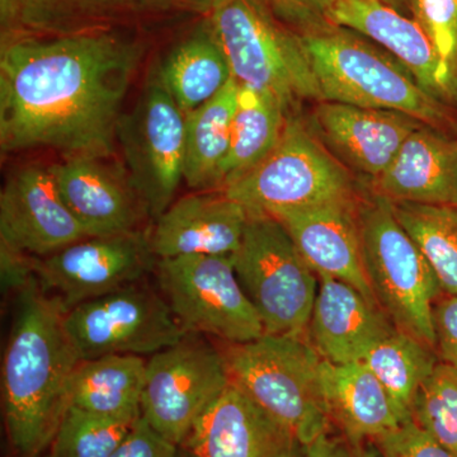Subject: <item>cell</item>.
Returning a JSON list of instances; mask_svg holds the SVG:
<instances>
[{"instance_id":"4dcf8cb0","label":"cell","mask_w":457,"mask_h":457,"mask_svg":"<svg viewBox=\"0 0 457 457\" xmlns=\"http://www.w3.org/2000/svg\"><path fill=\"white\" fill-rule=\"evenodd\" d=\"M137 420L99 416L71 405L51 444L50 455L111 457Z\"/></svg>"},{"instance_id":"8fae6325","label":"cell","mask_w":457,"mask_h":457,"mask_svg":"<svg viewBox=\"0 0 457 457\" xmlns=\"http://www.w3.org/2000/svg\"><path fill=\"white\" fill-rule=\"evenodd\" d=\"M230 384L222 350L188 333L147 357L141 417L180 447Z\"/></svg>"},{"instance_id":"603a6c76","label":"cell","mask_w":457,"mask_h":457,"mask_svg":"<svg viewBox=\"0 0 457 457\" xmlns=\"http://www.w3.org/2000/svg\"><path fill=\"white\" fill-rule=\"evenodd\" d=\"M320 384L330 426L351 440L371 441L403 425L389 393L363 361L321 360Z\"/></svg>"},{"instance_id":"4fadbf2b","label":"cell","mask_w":457,"mask_h":457,"mask_svg":"<svg viewBox=\"0 0 457 457\" xmlns=\"http://www.w3.org/2000/svg\"><path fill=\"white\" fill-rule=\"evenodd\" d=\"M159 258L152 230L137 228L113 236L88 237L62 251L36 258V278L42 290L66 312L79 303L137 284L154 272Z\"/></svg>"},{"instance_id":"ba28073f","label":"cell","mask_w":457,"mask_h":457,"mask_svg":"<svg viewBox=\"0 0 457 457\" xmlns=\"http://www.w3.org/2000/svg\"><path fill=\"white\" fill-rule=\"evenodd\" d=\"M233 260L237 281L266 335L306 337L318 276L281 222L270 215H249Z\"/></svg>"},{"instance_id":"7a4b0ae2","label":"cell","mask_w":457,"mask_h":457,"mask_svg":"<svg viewBox=\"0 0 457 457\" xmlns=\"http://www.w3.org/2000/svg\"><path fill=\"white\" fill-rule=\"evenodd\" d=\"M65 312L37 278L16 295L2 363L5 433L16 457H38L51 446L71 407L69 390L80 360L65 329Z\"/></svg>"},{"instance_id":"2e32d148","label":"cell","mask_w":457,"mask_h":457,"mask_svg":"<svg viewBox=\"0 0 457 457\" xmlns=\"http://www.w3.org/2000/svg\"><path fill=\"white\" fill-rule=\"evenodd\" d=\"M329 21L365 36L398 60L427 93L447 106H457V77L442 62L416 20L383 0H336Z\"/></svg>"},{"instance_id":"f546056e","label":"cell","mask_w":457,"mask_h":457,"mask_svg":"<svg viewBox=\"0 0 457 457\" xmlns=\"http://www.w3.org/2000/svg\"><path fill=\"white\" fill-rule=\"evenodd\" d=\"M392 207L425 254L442 293L457 295V206L392 203Z\"/></svg>"},{"instance_id":"f1b7e54d","label":"cell","mask_w":457,"mask_h":457,"mask_svg":"<svg viewBox=\"0 0 457 457\" xmlns=\"http://www.w3.org/2000/svg\"><path fill=\"white\" fill-rule=\"evenodd\" d=\"M435 351L396 328L363 359L389 393L403 423L411 420L417 394L438 363Z\"/></svg>"},{"instance_id":"4316f807","label":"cell","mask_w":457,"mask_h":457,"mask_svg":"<svg viewBox=\"0 0 457 457\" xmlns=\"http://www.w3.org/2000/svg\"><path fill=\"white\" fill-rule=\"evenodd\" d=\"M290 113L269 93L239 86L220 191L243 179L270 155L281 139Z\"/></svg>"},{"instance_id":"d4e9b609","label":"cell","mask_w":457,"mask_h":457,"mask_svg":"<svg viewBox=\"0 0 457 457\" xmlns=\"http://www.w3.org/2000/svg\"><path fill=\"white\" fill-rule=\"evenodd\" d=\"M145 372V357L134 354L80 361L71 378L69 402L89 413L137 420Z\"/></svg>"},{"instance_id":"d6a6232c","label":"cell","mask_w":457,"mask_h":457,"mask_svg":"<svg viewBox=\"0 0 457 457\" xmlns=\"http://www.w3.org/2000/svg\"><path fill=\"white\" fill-rule=\"evenodd\" d=\"M411 17L428 36L442 62L457 77V0H413Z\"/></svg>"},{"instance_id":"74e56055","label":"cell","mask_w":457,"mask_h":457,"mask_svg":"<svg viewBox=\"0 0 457 457\" xmlns=\"http://www.w3.org/2000/svg\"><path fill=\"white\" fill-rule=\"evenodd\" d=\"M0 273L3 294L18 295L36 278V257L0 245Z\"/></svg>"},{"instance_id":"277c9868","label":"cell","mask_w":457,"mask_h":457,"mask_svg":"<svg viewBox=\"0 0 457 457\" xmlns=\"http://www.w3.org/2000/svg\"><path fill=\"white\" fill-rule=\"evenodd\" d=\"M207 21L239 86L269 93L288 112L323 101L302 36L261 0H216Z\"/></svg>"},{"instance_id":"7402d4cb","label":"cell","mask_w":457,"mask_h":457,"mask_svg":"<svg viewBox=\"0 0 457 457\" xmlns=\"http://www.w3.org/2000/svg\"><path fill=\"white\" fill-rule=\"evenodd\" d=\"M369 185L392 203L457 206V135L420 125Z\"/></svg>"},{"instance_id":"ee69618b","label":"cell","mask_w":457,"mask_h":457,"mask_svg":"<svg viewBox=\"0 0 457 457\" xmlns=\"http://www.w3.org/2000/svg\"><path fill=\"white\" fill-rule=\"evenodd\" d=\"M44 457H53V456H51L50 453H49V455H46V456H44Z\"/></svg>"},{"instance_id":"e0dca14e","label":"cell","mask_w":457,"mask_h":457,"mask_svg":"<svg viewBox=\"0 0 457 457\" xmlns=\"http://www.w3.org/2000/svg\"><path fill=\"white\" fill-rule=\"evenodd\" d=\"M420 125L425 123L396 111L321 101L311 128L342 164L371 182L389 168Z\"/></svg>"},{"instance_id":"1f68e13d","label":"cell","mask_w":457,"mask_h":457,"mask_svg":"<svg viewBox=\"0 0 457 457\" xmlns=\"http://www.w3.org/2000/svg\"><path fill=\"white\" fill-rule=\"evenodd\" d=\"M411 420L457 457V371L438 362L420 387L411 409Z\"/></svg>"},{"instance_id":"d590c367","label":"cell","mask_w":457,"mask_h":457,"mask_svg":"<svg viewBox=\"0 0 457 457\" xmlns=\"http://www.w3.org/2000/svg\"><path fill=\"white\" fill-rule=\"evenodd\" d=\"M179 450L141 417L111 457H176Z\"/></svg>"},{"instance_id":"5bb4252c","label":"cell","mask_w":457,"mask_h":457,"mask_svg":"<svg viewBox=\"0 0 457 457\" xmlns=\"http://www.w3.org/2000/svg\"><path fill=\"white\" fill-rule=\"evenodd\" d=\"M88 237L60 194L50 167L27 165L0 194V245L44 258Z\"/></svg>"},{"instance_id":"60d3db41","label":"cell","mask_w":457,"mask_h":457,"mask_svg":"<svg viewBox=\"0 0 457 457\" xmlns=\"http://www.w3.org/2000/svg\"><path fill=\"white\" fill-rule=\"evenodd\" d=\"M383 2L392 5L396 11L402 12L405 16L411 17V7L413 0H383Z\"/></svg>"},{"instance_id":"ffe728a7","label":"cell","mask_w":457,"mask_h":457,"mask_svg":"<svg viewBox=\"0 0 457 457\" xmlns=\"http://www.w3.org/2000/svg\"><path fill=\"white\" fill-rule=\"evenodd\" d=\"M106 161L74 156L50 165L60 194L88 237L137 230L147 216L126 173H117Z\"/></svg>"},{"instance_id":"484cf974","label":"cell","mask_w":457,"mask_h":457,"mask_svg":"<svg viewBox=\"0 0 457 457\" xmlns=\"http://www.w3.org/2000/svg\"><path fill=\"white\" fill-rule=\"evenodd\" d=\"M237 92L239 84L231 78L219 95L186 113L185 182L194 191H220Z\"/></svg>"},{"instance_id":"d6986e66","label":"cell","mask_w":457,"mask_h":457,"mask_svg":"<svg viewBox=\"0 0 457 457\" xmlns=\"http://www.w3.org/2000/svg\"><path fill=\"white\" fill-rule=\"evenodd\" d=\"M249 213L222 191L196 192L174 201L152 228L159 260L188 255H234Z\"/></svg>"},{"instance_id":"7bdbcfd3","label":"cell","mask_w":457,"mask_h":457,"mask_svg":"<svg viewBox=\"0 0 457 457\" xmlns=\"http://www.w3.org/2000/svg\"><path fill=\"white\" fill-rule=\"evenodd\" d=\"M8 0H0V11H4L5 7H7Z\"/></svg>"},{"instance_id":"9c48e42d","label":"cell","mask_w":457,"mask_h":457,"mask_svg":"<svg viewBox=\"0 0 457 457\" xmlns=\"http://www.w3.org/2000/svg\"><path fill=\"white\" fill-rule=\"evenodd\" d=\"M185 139L186 113L153 71L139 101L122 113L116 143L132 191L154 221L174 203L185 180Z\"/></svg>"},{"instance_id":"ab89813d","label":"cell","mask_w":457,"mask_h":457,"mask_svg":"<svg viewBox=\"0 0 457 457\" xmlns=\"http://www.w3.org/2000/svg\"><path fill=\"white\" fill-rule=\"evenodd\" d=\"M132 7L152 11H187L207 14L216 0H130Z\"/></svg>"},{"instance_id":"9a60e30c","label":"cell","mask_w":457,"mask_h":457,"mask_svg":"<svg viewBox=\"0 0 457 457\" xmlns=\"http://www.w3.org/2000/svg\"><path fill=\"white\" fill-rule=\"evenodd\" d=\"M360 197L288 207L270 216L281 222L318 278L345 282L369 302L378 303L363 267L357 220Z\"/></svg>"},{"instance_id":"44dd1931","label":"cell","mask_w":457,"mask_h":457,"mask_svg":"<svg viewBox=\"0 0 457 457\" xmlns=\"http://www.w3.org/2000/svg\"><path fill=\"white\" fill-rule=\"evenodd\" d=\"M395 329L383 309L353 286L327 276L319 278L306 337L321 360L332 363L363 361Z\"/></svg>"},{"instance_id":"e575fe53","label":"cell","mask_w":457,"mask_h":457,"mask_svg":"<svg viewBox=\"0 0 457 457\" xmlns=\"http://www.w3.org/2000/svg\"><path fill=\"white\" fill-rule=\"evenodd\" d=\"M288 29L299 35L321 31L335 26L329 13L336 0H261Z\"/></svg>"},{"instance_id":"b9f144b4","label":"cell","mask_w":457,"mask_h":457,"mask_svg":"<svg viewBox=\"0 0 457 457\" xmlns=\"http://www.w3.org/2000/svg\"><path fill=\"white\" fill-rule=\"evenodd\" d=\"M176 457H196L194 453H189L188 450H186L185 447H179V453H177Z\"/></svg>"},{"instance_id":"3957f363","label":"cell","mask_w":457,"mask_h":457,"mask_svg":"<svg viewBox=\"0 0 457 457\" xmlns=\"http://www.w3.org/2000/svg\"><path fill=\"white\" fill-rule=\"evenodd\" d=\"M302 38L323 101L396 111L457 135L453 107L427 93L398 60L365 36L330 26Z\"/></svg>"},{"instance_id":"8992f818","label":"cell","mask_w":457,"mask_h":457,"mask_svg":"<svg viewBox=\"0 0 457 457\" xmlns=\"http://www.w3.org/2000/svg\"><path fill=\"white\" fill-rule=\"evenodd\" d=\"M357 220L363 267L376 303L398 329L436 350L433 308L442 290L425 254L386 198L371 191L361 196Z\"/></svg>"},{"instance_id":"6da1fadb","label":"cell","mask_w":457,"mask_h":457,"mask_svg":"<svg viewBox=\"0 0 457 457\" xmlns=\"http://www.w3.org/2000/svg\"><path fill=\"white\" fill-rule=\"evenodd\" d=\"M143 46L113 29L11 35L0 54V147L108 159Z\"/></svg>"},{"instance_id":"30bf717a","label":"cell","mask_w":457,"mask_h":457,"mask_svg":"<svg viewBox=\"0 0 457 457\" xmlns=\"http://www.w3.org/2000/svg\"><path fill=\"white\" fill-rule=\"evenodd\" d=\"M156 281L183 329L225 345L266 335L253 305L237 281L233 255H188L159 260Z\"/></svg>"},{"instance_id":"83f0119b","label":"cell","mask_w":457,"mask_h":457,"mask_svg":"<svg viewBox=\"0 0 457 457\" xmlns=\"http://www.w3.org/2000/svg\"><path fill=\"white\" fill-rule=\"evenodd\" d=\"M130 0H8L0 12L12 35L71 36L111 29Z\"/></svg>"},{"instance_id":"7c38bea8","label":"cell","mask_w":457,"mask_h":457,"mask_svg":"<svg viewBox=\"0 0 457 457\" xmlns=\"http://www.w3.org/2000/svg\"><path fill=\"white\" fill-rule=\"evenodd\" d=\"M65 329L80 361L108 354L150 357L188 335L163 295L141 282L74 306L65 312Z\"/></svg>"},{"instance_id":"52a82bcc","label":"cell","mask_w":457,"mask_h":457,"mask_svg":"<svg viewBox=\"0 0 457 457\" xmlns=\"http://www.w3.org/2000/svg\"><path fill=\"white\" fill-rule=\"evenodd\" d=\"M222 192L249 215L360 196L352 171L293 113L270 155Z\"/></svg>"},{"instance_id":"ac0fdd59","label":"cell","mask_w":457,"mask_h":457,"mask_svg":"<svg viewBox=\"0 0 457 457\" xmlns=\"http://www.w3.org/2000/svg\"><path fill=\"white\" fill-rule=\"evenodd\" d=\"M180 447L196 457H303V445L294 433L233 384L204 411Z\"/></svg>"},{"instance_id":"f35d334b","label":"cell","mask_w":457,"mask_h":457,"mask_svg":"<svg viewBox=\"0 0 457 457\" xmlns=\"http://www.w3.org/2000/svg\"><path fill=\"white\" fill-rule=\"evenodd\" d=\"M303 457H370L363 442L351 440L333 426L303 446Z\"/></svg>"},{"instance_id":"5b68a950","label":"cell","mask_w":457,"mask_h":457,"mask_svg":"<svg viewBox=\"0 0 457 457\" xmlns=\"http://www.w3.org/2000/svg\"><path fill=\"white\" fill-rule=\"evenodd\" d=\"M230 383L306 445L330 427L321 357L306 337L263 335L222 348Z\"/></svg>"},{"instance_id":"8d00e7d4","label":"cell","mask_w":457,"mask_h":457,"mask_svg":"<svg viewBox=\"0 0 457 457\" xmlns=\"http://www.w3.org/2000/svg\"><path fill=\"white\" fill-rule=\"evenodd\" d=\"M436 351L442 362L457 371V295L437 300L433 308Z\"/></svg>"},{"instance_id":"836d02e7","label":"cell","mask_w":457,"mask_h":457,"mask_svg":"<svg viewBox=\"0 0 457 457\" xmlns=\"http://www.w3.org/2000/svg\"><path fill=\"white\" fill-rule=\"evenodd\" d=\"M370 457H455L423 429L409 420L398 428L369 441Z\"/></svg>"},{"instance_id":"cb8c5ba5","label":"cell","mask_w":457,"mask_h":457,"mask_svg":"<svg viewBox=\"0 0 457 457\" xmlns=\"http://www.w3.org/2000/svg\"><path fill=\"white\" fill-rule=\"evenodd\" d=\"M155 73L185 113L215 97L233 78L207 18L170 51Z\"/></svg>"}]
</instances>
